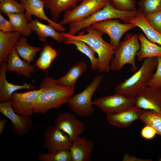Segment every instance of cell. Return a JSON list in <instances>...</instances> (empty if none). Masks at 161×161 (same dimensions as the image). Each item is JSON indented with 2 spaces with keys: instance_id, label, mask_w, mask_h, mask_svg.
I'll return each instance as SVG.
<instances>
[{
  "instance_id": "13",
  "label": "cell",
  "mask_w": 161,
  "mask_h": 161,
  "mask_svg": "<svg viewBox=\"0 0 161 161\" xmlns=\"http://www.w3.org/2000/svg\"><path fill=\"white\" fill-rule=\"evenodd\" d=\"M44 147L49 153L63 149H69L72 143L69 136L55 126L48 127L44 135Z\"/></svg>"
},
{
  "instance_id": "19",
  "label": "cell",
  "mask_w": 161,
  "mask_h": 161,
  "mask_svg": "<svg viewBox=\"0 0 161 161\" xmlns=\"http://www.w3.org/2000/svg\"><path fill=\"white\" fill-rule=\"evenodd\" d=\"M94 144L93 141L82 137L72 143L69 149L72 161H90Z\"/></svg>"
},
{
  "instance_id": "23",
  "label": "cell",
  "mask_w": 161,
  "mask_h": 161,
  "mask_svg": "<svg viewBox=\"0 0 161 161\" xmlns=\"http://www.w3.org/2000/svg\"><path fill=\"white\" fill-rule=\"evenodd\" d=\"M138 37L140 48L136 54L137 60L142 62L146 58L161 57V46L148 40L142 33H140Z\"/></svg>"
},
{
  "instance_id": "21",
  "label": "cell",
  "mask_w": 161,
  "mask_h": 161,
  "mask_svg": "<svg viewBox=\"0 0 161 161\" xmlns=\"http://www.w3.org/2000/svg\"><path fill=\"white\" fill-rule=\"evenodd\" d=\"M45 7L50 12L52 20L56 22L62 13L71 10L82 0H42Z\"/></svg>"
},
{
  "instance_id": "31",
  "label": "cell",
  "mask_w": 161,
  "mask_h": 161,
  "mask_svg": "<svg viewBox=\"0 0 161 161\" xmlns=\"http://www.w3.org/2000/svg\"><path fill=\"white\" fill-rule=\"evenodd\" d=\"M40 161H72L69 149L60 150L48 154L40 153L38 156Z\"/></svg>"
},
{
  "instance_id": "38",
  "label": "cell",
  "mask_w": 161,
  "mask_h": 161,
  "mask_svg": "<svg viewBox=\"0 0 161 161\" xmlns=\"http://www.w3.org/2000/svg\"><path fill=\"white\" fill-rule=\"evenodd\" d=\"M0 30L4 33L13 32V27L10 21L6 20L0 14Z\"/></svg>"
},
{
  "instance_id": "30",
  "label": "cell",
  "mask_w": 161,
  "mask_h": 161,
  "mask_svg": "<svg viewBox=\"0 0 161 161\" xmlns=\"http://www.w3.org/2000/svg\"><path fill=\"white\" fill-rule=\"evenodd\" d=\"M140 120L145 125L153 127L157 134L161 136V111L145 110Z\"/></svg>"
},
{
  "instance_id": "28",
  "label": "cell",
  "mask_w": 161,
  "mask_h": 161,
  "mask_svg": "<svg viewBox=\"0 0 161 161\" xmlns=\"http://www.w3.org/2000/svg\"><path fill=\"white\" fill-rule=\"evenodd\" d=\"M58 55L57 50L53 48L51 45L46 44L44 46L39 57L35 61V66L41 70L47 71Z\"/></svg>"
},
{
  "instance_id": "36",
  "label": "cell",
  "mask_w": 161,
  "mask_h": 161,
  "mask_svg": "<svg viewBox=\"0 0 161 161\" xmlns=\"http://www.w3.org/2000/svg\"><path fill=\"white\" fill-rule=\"evenodd\" d=\"M157 65L156 72L147 84V86L161 88V57H156Z\"/></svg>"
},
{
  "instance_id": "8",
  "label": "cell",
  "mask_w": 161,
  "mask_h": 161,
  "mask_svg": "<svg viewBox=\"0 0 161 161\" xmlns=\"http://www.w3.org/2000/svg\"><path fill=\"white\" fill-rule=\"evenodd\" d=\"M95 29L106 34L110 38V44L116 49L123 35L135 27L131 23H122L120 20L111 19L94 23L91 25Z\"/></svg>"
},
{
  "instance_id": "2",
  "label": "cell",
  "mask_w": 161,
  "mask_h": 161,
  "mask_svg": "<svg viewBox=\"0 0 161 161\" xmlns=\"http://www.w3.org/2000/svg\"><path fill=\"white\" fill-rule=\"evenodd\" d=\"M84 29L88 32L86 34L84 31L77 35H70L63 32L61 33L66 39L81 40L87 43L98 54L99 72H109L110 63L114 57L115 47L103 40L102 36L105 34L104 32L95 29L91 25Z\"/></svg>"
},
{
  "instance_id": "3",
  "label": "cell",
  "mask_w": 161,
  "mask_h": 161,
  "mask_svg": "<svg viewBox=\"0 0 161 161\" xmlns=\"http://www.w3.org/2000/svg\"><path fill=\"white\" fill-rule=\"evenodd\" d=\"M157 63L156 57L145 58L140 68L134 74L116 86L115 89V92L135 97L147 86Z\"/></svg>"
},
{
  "instance_id": "15",
  "label": "cell",
  "mask_w": 161,
  "mask_h": 161,
  "mask_svg": "<svg viewBox=\"0 0 161 161\" xmlns=\"http://www.w3.org/2000/svg\"><path fill=\"white\" fill-rule=\"evenodd\" d=\"M25 10V16L27 20L30 21L32 16L34 15L40 20L48 21L55 30L60 32L66 31V29L59 23H57L49 19L45 14V4L42 0H19Z\"/></svg>"
},
{
  "instance_id": "37",
  "label": "cell",
  "mask_w": 161,
  "mask_h": 161,
  "mask_svg": "<svg viewBox=\"0 0 161 161\" xmlns=\"http://www.w3.org/2000/svg\"><path fill=\"white\" fill-rule=\"evenodd\" d=\"M157 134L155 130L151 126L145 125L141 131V136L147 140H151L153 139Z\"/></svg>"
},
{
  "instance_id": "14",
  "label": "cell",
  "mask_w": 161,
  "mask_h": 161,
  "mask_svg": "<svg viewBox=\"0 0 161 161\" xmlns=\"http://www.w3.org/2000/svg\"><path fill=\"white\" fill-rule=\"evenodd\" d=\"M135 99V106L140 109L161 111V88L146 86Z\"/></svg>"
},
{
  "instance_id": "29",
  "label": "cell",
  "mask_w": 161,
  "mask_h": 161,
  "mask_svg": "<svg viewBox=\"0 0 161 161\" xmlns=\"http://www.w3.org/2000/svg\"><path fill=\"white\" fill-rule=\"evenodd\" d=\"M6 15L12 24L13 32H18L26 37L31 35L32 31L28 27V21L25 18L24 13H10Z\"/></svg>"
},
{
  "instance_id": "1",
  "label": "cell",
  "mask_w": 161,
  "mask_h": 161,
  "mask_svg": "<svg viewBox=\"0 0 161 161\" xmlns=\"http://www.w3.org/2000/svg\"><path fill=\"white\" fill-rule=\"evenodd\" d=\"M42 92L33 105V112L44 114L51 109H58L67 103L74 94V90L57 84L55 80L46 76L39 85Z\"/></svg>"
},
{
  "instance_id": "39",
  "label": "cell",
  "mask_w": 161,
  "mask_h": 161,
  "mask_svg": "<svg viewBox=\"0 0 161 161\" xmlns=\"http://www.w3.org/2000/svg\"><path fill=\"white\" fill-rule=\"evenodd\" d=\"M123 161H150V160L142 159L135 156H130L127 153L124 156Z\"/></svg>"
},
{
  "instance_id": "5",
  "label": "cell",
  "mask_w": 161,
  "mask_h": 161,
  "mask_svg": "<svg viewBox=\"0 0 161 161\" xmlns=\"http://www.w3.org/2000/svg\"><path fill=\"white\" fill-rule=\"evenodd\" d=\"M137 10L123 11L116 9L110 3L101 10L89 17L69 24V30L67 32L75 35L81 29L98 22L109 19L119 18L125 23H130L137 13Z\"/></svg>"
},
{
  "instance_id": "22",
  "label": "cell",
  "mask_w": 161,
  "mask_h": 161,
  "mask_svg": "<svg viewBox=\"0 0 161 161\" xmlns=\"http://www.w3.org/2000/svg\"><path fill=\"white\" fill-rule=\"evenodd\" d=\"M87 69L86 64L80 62L72 66L64 76L55 80V82L58 85L74 90L77 80Z\"/></svg>"
},
{
  "instance_id": "34",
  "label": "cell",
  "mask_w": 161,
  "mask_h": 161,
  "mask_svg": "<svg viewBox=\"0 0 161 161\" xmlns=\"http://www.w3.org/2000/svg\"><path fill=\"white\" fill-rule=\"evenodd\" d=\"M110 4L116 9L123 11L137 10L135 0H110Z\"/></svg>"
},
{
  "instance_id": "12",
  "label": "cell",
  "mask_w": 161,
  "mask_h": 161,
  "mask_svg": "<svg viewBox=\"0 0 161 161\" xmlns=\"http://www.w3.org/2000/svg\"><path fill=\"white\" fill-rule=\"evenodd\" d=\"M43 91L40 89L23 93H13L10 101L14 111L18 114L32 116L34 103Z\"/></svg>"
},
{
  "instance_id": "11",
  "label": "cell",
  "mask_w": 161,
  "mask_h": 161,
  "mask_svg": "<svg viewBox=\"0 0 161 161\" xmlns=\"http://www.w3.org/2000/svg\"><path fill=\"white\" fill-rule=\"evenodd\" d=\"M55 123V126L67 134L72 143L77 141L79 138V136L85 131L84 123L68 112L59 114Z\"/></svg>"
},
{
  "instance_id": "27",
  "label": "cell",
  "mask_w": 161,
  "mask_h": 161,
  "mask_svg": "<svg viewBox=\"0 0 161 161\" xmlns=\"http://www.w3.org/2000/svg\"><path fill=\"white\" fill-rule=\"evenodd\" d=\"M63 42L67 44L74 45L76 46V49L84 54L89 58L92 69L94 71L99 69L98 59V58L95 56L96 52L87 43L81 40L66 39Z\"/></svg>"
},
{
  "instance_id": "6",
  "label": "cell",
  "mask_w": 161,
  "mask_h": 161,
  "mask_svg": "<svg viewBox=\"0 0 161 161\" xmlns=\"http://www.w3.org/2000/svg\"><path fill=\"white\" fill-rule=\"evenodd\" d=\"M103 76L97 74L90 84L83 91L72 95L67 103L71 110L79 117H88L92 115L95 109L92 98L102 81Z\"/></svg>"
},
{
  "instance_id": "33",
  "label": "cell",
  "mask_w": 161,
  "mask_h": 161,
  "mask_svg": "<svg viewBox=\"0 0 161 161\" xmlns=\"http://www.w3.org/2000/svg\"><path fill=\"white\" fill-rule=\"evenodd\" d=\"M137 4L145 16L161 11V0H140Z\"/></svg>"
},
{
  "instance_id": "41",
  "label": "cell",
  "mask_w": 161,
  "mask_h": 161,
  "mask_svg": "<svg viewBox=\"0 0 161 161\" xmlns=\"http://www.w3.org/2000/svg\"><path fill=\"white\" fill-rule=\"evenodd\" d=\"M158 161H161V157L159 159Z\"/></svg>"
},
{
  "instance_id": "32",
  "label": "cell",
  "mask_w": 161,
  "mask_h": 161,
  "mask_svg": "<svg viewBox=\"0 0 161 161\" xmlns=\"http://www.w3.org/2000/svg\"><path fill=\"white\" fill-rule=\"evenodd\" d=\"M25 9L22 5L16 0H4L0 1V12L7 15L10 13H24Z\"/></svg>"
},
{
  "instance_id": "16",
  "label": "cell",
  "mask_w": 161,
  "mask_h": 161,
  "mask_svg": "<svg viewBox=\"0 0 161 161\" xmlns=\"http://www.w3.org/2000/svg\"><path fill=\"white\" fill-rule=\"evenodd\" d=\"M144 110L134 106L116 113L107 114L109 123L115 126L126 127L135 120L140 119Z\"/></svg>"
},
{
  "instance_id": "9",
  "label": "cell",
  "mask_w": 161,
  "mask_h": 161,
  "mask_svg": "<svg viewBox=\"0 0 161 161\" xmlns=\"http://www.w3.org/2000/svg\"><path fill=\"white\" fill-rule=\"evenodd\" d=\"M135 97L116 93L96 99L92 102L107 114L117 112L135 106Z\"/></svg>"
},
{
  "instance_id": "35",
  "label": "cell",
  "mask_w": 161,
  "mask_h": 161,
  "mask_svg": "<svg viewBox=\"0 0 161 161\" xmlns=\"http://www.w3.org/2000/svg\"><path fill=\"white\" fill-rule=\"evenodd\" d=\"M145 16L150 26L161 34V11Z\"/></svg>"
},
{
  "instance_id": "20",
  "label": "cell",
  "mask_w": 161,
  "mask_h": 161,
  "mask_svg": "<svg viewBox=\"0 0 161 161\" xmlns=\"http://www.w3.org/2000/svg\"><path fill=\"white\" fill-rule=\"evenodd\" d=\"M27 24L30 30L35 31L40 40L43 42L46 43L47 38L49 37L52 38L59 43L66 39L61 32H57L51 25L44 24L36 18L28 22Z\"/></svg>"
},
{
  "instance_id": "40",
  "label": "cell",
  "mask_w": 161,
  "mask_h": 161,
  "mask_svg": "<svg viewBox=\"0 0 161 161\" xmlns=\"http://www.w3.org/2000/svg\"><path fill=\"white\" fill-rule=\"evenodd\" d=\"M7 122L6 119H2L0 121V134H1L4 130L5 126Z\"/></svg>"
},
{
  "instance_id": "24",
  "label": "cell",
  "mask_w": 161,
  "mask_h": 161,
  "mask_svg": "<svg viewBox=\"0 0 161 161\" xmlns=\"http://www.w3.org/2000/svg\"><path fill=\"white\" fill-rule=\"evenodd\" d=\"M136 16L130 21L140 28L151 42L161 46V34L154 29L149 24L144 14L138 9Z\"/></svg>"
},
{
  "instance_id": "42",
  "label": "cell",
  "mask_w": 161,
  "mask_h": 161,
  "mask_svg": "<svg viewBox=\"0 0 161 161\" xmlns=\"http://www.w3.org/2000/svg\"><path fill=\"white\" fill-rule=\"evenodd\" d=\"M3 0H0V1H3Z\"/></svg>"
},
{
  "instance_id": "10",
  "label": "cell",
  "mask_w": 161,
  "mask_h": 161,
  "mask_svg": "<svg viewBox=\"0 0 161 161\" xmlns=\"http://www.w3.org/2000/svg\"><path fill=\"white\" fill-rule=\"evenodd\" d=\"M0 112L10 120L12 130L16 135L23 136L29 133L33 122L30 116L16 113L10 101L0 103Z\"/></svg>"
},
{
  "instance_id": "4",
  "label": "cell",
  "mask_w": 161,
  "mask_h": 161,
  "mask_svg": "<svg viewBox=\"0 0 161 161\" xmlns=\"http://www.w3.org/2000/svg\"><path fill=\"white\" fill-rule=\"evenodd\" d=\"M139 40L137 34L127 33L124 35L123 41L120 42L118 48L115 50L114 57L110 63L111 70L120 71L125 65L129 64L132 66V72L137 70L135 59L140 48Z\"/></svg>"
},
{
  "instance_id": "7",
  "label": "cell",
  "mask_w": 161,
  "mask_h": 161,
  "mask_svg": "<svg viewBox=\"0 0 161 161\" xmlns=\"http://www.w3.org/2000/svg\"><path fill=\"white\" fill-rule=\"evenodd\" d=\"M110 3V0H82L74 9L65 12L60 24L63 25L85 18Z\"/></svg>"
},
{
  "instance_id": "25",
  "label": "cell",
  "mask_w": 161,
  "mask_h": 161,
  "mask_svg": "<svg viewBox=\"0 0 161 161\" xmlns=\"http://www.w3.org/2000/svg\"><path fill=\"white\" fill-rule=\"evenodd\" d=\"M21 35L17 31L4 33L0 32V64L7 62L12 48Z\"/></svg>"
},
{
  "instance_id": "18",
  "label": "cell",
  "mask_w": 161,
  "mask_h": 161,
  "mask_svg": "<svg viewBox=\"0 0 161 161\" xmlns=\"http://www.w3.org/2000/svg\"><path fill=\"white\" fill-rule=\"evenodd\" d=\"M7 62V71L16 72L18 75L30 78L31 74L36 71L33 66L20 58L13 47L8 56Z\"/></svg>"
},
{
  "instance_id": "26",
  "label": "cell",
  "mask_w": 161,
  "mask_h": 161,
  "mask_svg": "<svg viewBox=\"0 0 161 161\" xmlns=\"http://www.w3.org/2000/svg\"><path fill=\"white\" fill-rule=\"evenodd\" d=\"M13 47L20 57L30 64L33 61L37 53L42 49L40 47L30 45L26 37L24 36L21 37Z\"/></svg>"
},
{
  "instance_id": "17",
  "label": "cell",
  "mask_w": 161,
  "mask_h": 161,
  "mask_svg": "<svg viewBox=\"0 0 161 161\" xmlns=\"http://www.w3.org/2000/svg\"><path fill=\"white\" fill-rule=\"evenodd\" d=\"M0 64V103L10 101L12 95L16 91L22 89L30 91L36 88L34 86L28 83H25L23 85H18L9 82L6 78L7 62Z\"/></svg>"
}]
</instances>
